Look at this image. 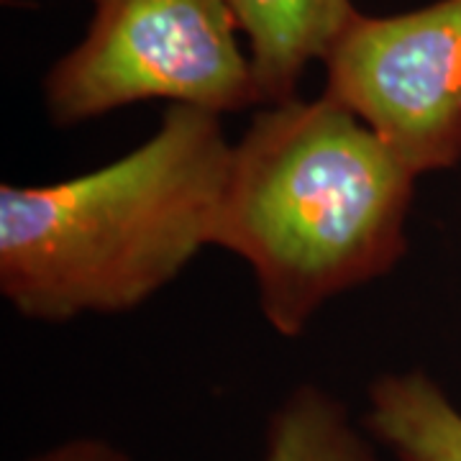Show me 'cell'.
<instances>
[{"label":"cell","instance_id":"cell-1","mask_svg":"<svg viewBox=\"0 0 461 461\" xmlns=\"http://www.w3.org/2000/svg\"><path fill=\"white\" fill-rule=\"evenodd\" d=\"M415 180L326 93L259 105L230 151L213 247L249 264L267 323L297 339L329 300L405 257Z\"/></svg>","mask_w":461,"mask_h":461},{"label":"cell","instance_id":"cell-2","mask_svg":"<svg viewBox=\"0 0 461 461\" xmlns=\"http://www.w3.org/2000/svg\"><path fill=\"white\" fill-rule=\"evenodd\" d=\"M223 115L169 105L111 165L0 187V293L29 321L67 323L147 303L205 247L233 147Z\"/></svg>","mask_w":461,"mask_h":461},{"label":"cell","instance_id":"cell-3","mask_svg":"<svg viewBox=\"0 0 461 461\" xmlns=\"http://www.w3.org/2000/svg\"><path fill=\"white\" fill-rule=\"evenodd\" d=\"M85 36L44 77L59 129L167 100L226 115L262 105L229 0H90Z\"/></svg>","mask_w":461,"mask_h":461},{"label":"cell","instance_id":"cell-4","mask_svg":"<svg viewBox=\"0 0 461 461\" xmlns=\"http://www.w3.org/2000/svg\"><path fill=\"white\" fill-rule=\"evenodd\" d=\"M323 67V93L359 115L418 177L459 162L461 0L359 14Z\"/></svg>","mask_w":461,"mask_h":461},{"label":"cell","instance_id":"cell-5","mask_svg":"<svg viewBox=\"0 0 461 461\" xmlns=\"http://www.w3.org/2000/svg\"><path fill=\"white\" fill-rule=\"evenodd\" d=\"M247 41L262 105L297 95L362 11L354 0H229Z\"/></svg>","mask_w":461,"mask_h":461},{"label":"cell","instance_id":"cell-6","mask_svg":"<svg viewBox=\"0 0 461 461\" xmlns=\"http://www.w3.org/2000/svg\"><path fill=\"white\" fill-rule=\"evenodd\" d=\"M366 429L397 461H461V411L426 372L375 379Z\"/></svg>","mask_w":461,"mask_h":461},{"label":"cell","instance_id":"cell-7","mask_svg":"<svg viewBox=\"0 0 461 461\" xmlns=\"http://www.w3.org/2000/svg\"><path fill=\"white\" fill-rule=\"evenodd\" d=\"M262 461H377L344 402L300 384L269 420Z\"/></svg>","mask_w":461,"mask_h":461},{"label":"cell","instance_id":"cell-8","mask_svg":"<svg viewBox=\"0 0 461 461\" xmlns=\"http://www.w3.org/2000/svg\"><path fill=\"white\" fill-rule=\"evenodd\" d=\"M32 461H131L118 446L100 438H75L44 451Z\"/></svg>","mask_w":461,"mask_h":461}]
</instances>
